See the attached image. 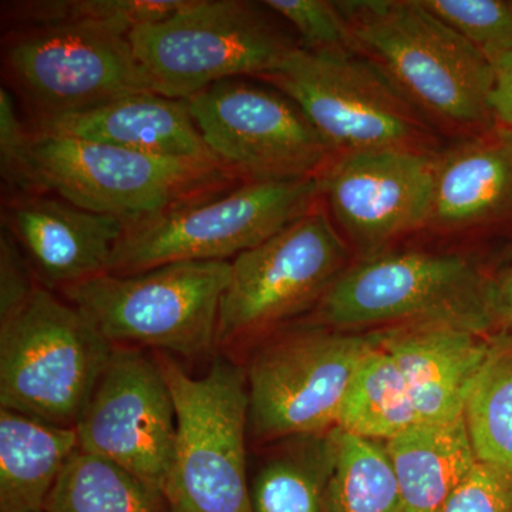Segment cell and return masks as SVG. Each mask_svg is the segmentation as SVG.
<instances>
[{"label":"cell","instance_id":"obj_1","mask_svg":"<svg viewBox=\"0 0 512 512\" xmlns=\"http://www.w3.org/2000/svg\"><path fill=\"white\" fill-rule=\"evenodd\" d=\"M356 52L375 62L427 117L488 126L493 66L421 0H339Z\"/></svg>","mask_w":512,"mask_h":512},{"label":"cell","instance_id":"obj_2","mask_svg":"<svg viewBox=\"0 0 512 512\" xmlns=\"http://www.w3.org/2000/svg\"><path fill=\"white\" fill-rule=\"evenodd\" d=\"M214 160H175L59 134L30 131L22 191L49 194L133 222L237 181Z\"/></svg>","mask_w":512,"mask_h":512},{"label":"cell","instance_id":"obj_3","mask_svg":"<svg viewBox=\"0 0 512 512\" xmlns=\"http://www.w3.org/2000/svg\"><path fill=\"white\" fill-rule=\"evenodd\" d=\"M500 318L497 285L463 255L396 252L345 269L315 319L348 332L379 325H444L484 335Z\"/></svg>","mask_w":512,"mask_h":512},{"label":"cell","instance_id":"obj_4","mask_svg":"<svg viewBox=\"0 0 512 512\" xmlns=\"http://www.w3.org/2000/svg\"><path fill=\"white\" fill-rule=\"evenodd\" d=\"M173 394L177 434L163 487L170 512H254L247 480V375L217 357L194 377L157 356Z\"/></svg>","mask_w":512,"mask_h":512},{"label":"cell","instance_id":"obj_5","mask_svg":"<svg viewBox=\"0 0 512 512\" xmlns=\"http://www.w3.org/2000/svg\"><path fill=\"white\" fill-rule=\"evenodd\" d=\"M320 177L245 181L127 224L106 274L190 261H229L315 208Z\"/></svg>","mask_w":512,"mask_h":512},{"label":"cell","instance_id":"obj_6","mask_svg":"<svg viewBox=\"0 0 512 512\" xmlns=\"http://www.w3.org/2000/svg\"><path fill=\"white\" fill-rule=\"evenodd\" d=\"M268 12L264 3L188 0L128 39L151 90L187 100L222 80L258 79L299 46Z\"/></svg>","mask_w":512,"mask_h":512},{"label":"cell","instance_id":"obj_7","mask_svg":"<svg viewBox=\"0 0 512 512\" xmlns=\"http://www.w3.org/2000/svg\"><path fill=\"white\" fill-rule=\"evenodd\" d=\"M231 261L174 262L131 275L101 274L62 289L114 346L200 357L218 346Z\"/></svg>","mask_w":512,"mask_h":512},{"label":"cell","instance_id":"obj_8","mask_svg":"<svg viewBox=\"0 0 512 512\" xmlns=\"http://www.w3.org/2000/svg\"><path fill=\"white\" fill-rule=\"evenodd\" d=\"M114 348L76 306L37 286L0 322V409L76 429Z\"/></svg>","mask_w":512,"mask_h":512},{"label":"cell","instance_id":"obj_9","mask_svg":"<svg viewBox=\"0 0 512 512\" xmlns=\"http://www.w3.org/2000/svg\"><path fill=\"white\" fill-rule=\"evenodd\" d=\"M258 79L295 101L338 156L379 148L430 153L426 114L356 50L298 46Z\"/></svg>","mask_w":512,"mask_h":512},{"label":"cell","instance_id":"obj_10","mask_svg":"<svg viewBox=\"0 0 512 512\" xmlns=\"http://www.w3.org/2000/svg\"><path fill=\"white\" fill-rule=\"evenodd\" d=\"M380 333L316 326L266 343L248 369L249 427L259 440L316 436L338 427L357 366Z\"/></svg>","mask_w":512,"mask_h":512},{"label":"cell","instance_id":"obj_11","mask_svg":"<svg viewBox=\"0 0 512 512\" xmlns=\"http://www.w3.org/2000/svg\"><path fill=\"white\" fill-rule=\"evenodd\" d=\"M212 156L245 181L320 177L338 153L279 90L222 80L185 100Z\"/></svg>","mask_w":512,"mask_h":512},{"label":"cell","instance_id":"obj_12","mask_svg":"<svg viewBox=\"0 0 512 512\" xmlns=\"http://www.w3.org/2000/svg\"><path fill=\"white\" fill-rule=\"evenodd\" d=\"M3 67L35 124L153 92L126 33L96 26L13 29Z\"/></svg>","mask_w":512,"mask_h":512},{"label":"cell","instance_id":"obj_13","mask_svg":"<svg viewBox=\"0 0 512 512\" xmlns=\"http://www.w3.org/2000/svg\"><path fill=\"white\" fill-rule=\"evenodd\" d=\"M348 247L326 212H311L231 261L222 296L218 346L291 319L329 291L345 271Z\"/></svg>","mask_w":512,"mask_h":512},{"label":"cell","instance_id":"obj_14","mask_svg":"<svg viewBox=\"0 0 512 512\" xmlns=\"http://www.w3.org/2000/svg\"><path fill=\"white\" fill-rule=\"evenodd\" d=\"M76 430L80 450L163 491L177 416L158 357L116 346Z\"/></svg>","mask_w":512,"mask_h":512},{"label":"cell","instance_id":"obj_15","mask_svg":"<svg viewBox=\"0 0 512 512\" xmlns=\"http://www.w3.org/2000/svg\"><path fill=\"white\" fill-rule=\"evenodd\" d=\"M437 157L410 148L339 154L320 175L333 218L375 255L387 242L430 224Z\"/></svg>","mask_w":512,"mask_h":512},{"label":"cell","instance_id":"obj_16","mask_svg":"<svg viewBox=\"0 0 512 512\" xmlns=\"http://www.w3.org/2000/svg\"><path fill=\"white\" fill-rule=\"evenodd\" d=\"M127 224L37 192L13 194L2 211V228L16 239L37 281L47 289L106 274Z\"/></svg>","mask_w":512,"mask_h":512},{"label":"cell","instance_id":"obj_17","mask_svg":"<svg viewBox=\"0 0 512 512\" xmlns=\"http://www.w3.org/2000/svg\"><path fill=\"white\" fill-rule=\"evenodd\" d=\"M471 330L444 325H404L380 332L409 387L417 424L463 419L468 394L491 343Z\"/></svg>","mask_w":512,"mask_h":512},{"label":"cell","instance_id":"obj_18","mask_svg":"<svg viewBox=\"0 0 512 512\" xmlns=\"http://www.w3.org/2000/svg\"><path fill=\"white\" fill-rule=\"evenodd\" d=\"M35 130L147 156L218 161L205 144L185 100L154 92L126 94L90 110L43 121Z\"/></svg>","mask_w":512,"mask_h":512},{"label":"cell","instance_id":"obj_19","mask_svg":"<svg viewBox=\"0 0 512 512\" xmlns=\"http://www.w3.org/2000/svg\"><path fill=\"white\" fill-rule=\"evenodd\" d=\"M512 212V130H485L437 158L430 224L463 229Z\"/></svg>","mask_w":512,"mask_h":512},{"label":"cell","instance_id":"obj_20","mask_svg":"<svg viewBox=\"0 0 512 512\" xmlns=\"http://www.w3.org/2000/svg\"><path fill=\"white\" fill-rule=\"evenodd\" d=\"M79 450L74 427L0 409V512H43Z\"/></svg>","mask_w":512,"mask_h":512},{"label":"cell","instance_id":"obj_21","mask_svg":"<svg viewBox=\"0 0 512 512\" xmlns=\"http://www.w3.org/2000/svg\"><path fill=\"white\" fill-rule=\"evenodd\" d=\"M403 512H441L478 463L466 421L416 424L387 441Z\"/></svg>","mask_w":512,"mask_h":512},{"label":"cell","instance_id":"obj_22","mask_svg":"<svg viewBox=\"0 0 512 512\" xmlns=\"http://www.w3.org/2000/svg\"><path fill=\"white\" fill-rule=\"evenodd\" d=\"M416 424L406 380L390 353L379 345L363 357L350 380L338 429L387 443Z\"/></svg>","mask_w":512,"mask_h":512},{"label":"cell","instance_id":"obj_23","mask_svg":"<svg viewBox=\"0 0 512 512\" xmlns=\"http://www.w3.org/2000/svg\"><path fill=\"white\" fill-rule=\"evenodd\" d=\"M43 512H170L163 491L109 460L77 450Z\"/></svg>","mask_w":512,"mask_h":512},{"label":"cell","instance_id":"obj_24","mask_svg":"<svg viewBox=\"0 0 512 512\" xmlns=\"http://www.w3.org/2000/svg\"><path fill=\"white\" fill-rule=\"evenodd\" d=\"M332 436L333 466L323 512H403L386 444L338 427Z\"/></svg>","mask_w":512,"mask_h":512},{"label":"cell","instance_id":"obj_25","mask_svg":"<svg viewBox=\"0 0 512 512\" xmlns=\"http://www.w3.org/2000/svg\"><path fill=\"white\" fill-rule=\"evenodd\" d=\"M332 466V430L308 436L259 471L251 488L254 512H323Z\"/></svg>","mask_w":512,"mask_h":512},{"label":"cell","instance_id":"obj_26","mask_svg":"<svg viewBox=\"0 0 512 512\" xmlns=\"http://www.w3.org/2000/svg\"><path fill=\"white\" fill-rule=\"evenodd\" d=\"M478 463L512 476V342L491 343L464 409Z\"/></svg>","mask_w":512,"mask_h":512},{"label":"cell","instance_id":"obj_27","mask_svg":"<svg viewBox=\"0 0 512 512\" xmlns=\"http://www.w3.org/2000/svg\"><path fill=\"white\" fill-rule=\"evenodd\" d=\"M188 0H25L8 2L3 16L13 29L96 26L130 35L131 30L168 18Z\"/></svg>","mask_w":512,"mask_h":512},{"label":"cell","instance_id":"obj_28","mask_svg":"<svg viewBox=\"0 0 512 512\" xmlns=\"http://www.w3.org/2000/svg\"><path fill=\"white\" fill-rule=\"evenodd\" d=\"M421 3L476 47L491 66L511 52L512 2L421 0Z\"/></svg>","mask_w":512,"mask_h":512},{"label":"cell","instance_id":"obj_29","mask_svg":"<svg viewBox=\"0 0 512 512\" xmlns=\"http://www.w3.org/2000/svg\"><path fill=\"white\" fill-rule=\"evenodd\" d=\"M264 5L275 16L284 19L298 33L303 49H353L352 35L345 18L328 0H265Z\"/></svg>","mask_w":512,"mask_h":512},{"label":"cell","instance_id":"obj_30","mask_svg":"<svg viewBox=\"0 0 512 512\" xmlns=\"http://www.w3.org/2000/svg\"><path fill=\"white\" fill-rule=\"evenodd\" d=\"M441 512H512V476L477 463Z\"/></svg>","mask_w":512,"mask_h":512},{"label":"cell","instance_id":"obj_31","mask_svg":"<svg viewBox=\"0 0 512 512\" xmlns=\"http://www.w3.org/2000/svg\"><path fill=\"white\" fill-rule=\"evenodd\" d=\"M36 275L25 252L9 231L0 234V322L19 312L35 293Z\"/></svg>","mask_w":512,"mask_h":512},{"label":"cell","instance_id":"obj_32","mask_svg":"<svg viewBox=\"0 0 512 512\" xmlns=\"http://www.w3.org/2000/svg\"><path fill=\"white\" fill-rule=\"evenodd\" d=\"M30 131L19 119L12 94L0 87V171L13 194L22 191Z\"/></svg>","mask_w":512,"mask_h":512},{"label":"cell","instance_id":"obj_33","mask_svg":"<svg viewBox=\"0 0 512 512\" xmlns=\"http://www.w3.org/2000/svg\"><path fill=\"white\" fill-rule=\"evenodd\" d=\"M493 84L490 90V111L500 127L512 130V50L493 64Z\"/></svg>","mask_w":512,"mask_h":512},{"label":"cell","instance_id":"obj_34","mask_svg":"<svg viewBox=\"0 0 512 512\" xmlns=\"http://www.w3.org/2000/svg\"><path fill=\"white\" fill-rule=\"evenodd\" d=\"M497 306L500 318L512 325V271L497 285Z\"/></svg>","mask_w":512,"mask_h":512}]
</instances>
